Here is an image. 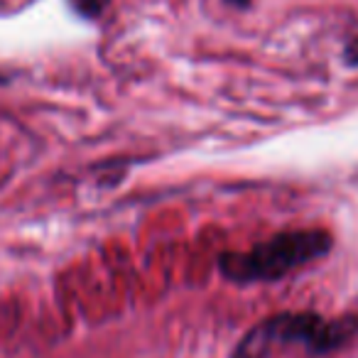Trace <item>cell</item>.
<instances>
[{
    "instance_id": "1",
    "label": "cell",
    "mask_w": 358,
    "mask_h": 358,
    "mask_svg": "<svg viewBox=\"0 0 358 358\" xmlns=\"http://www.w3.org/2000/svg\"><path fill=\"white\" fill-rule=\"evenodd\" d=\"M334 238L324 229H292L273 236L250 250H231L219 258V270L226 280L238 285L273 282L285 275L324 258Z\"/></svg>"
},
{
    "instance_id": "3",
    "label": "cell",
    "mask_w": 358,
    "mask_h": 358,
    "mask_svg": "<svg viewBox=\"0 0 358 358\" xmlns=\"http://www.w3.org/2000/svg\"><path fill=\"white\" fill-rule=\"evenodd\" d=\"M69 6L74 8L76 15L86 17V20H96L108 10L110 0H69Z\"/></svg>"
},
{
    "instance_id": "2",
    "label": "cell",
    "mask_w": 358,
    "mask_h": 358,
    "mask_svg": "<svg viewBox=\"0 0 358 358\" xmlns=\"http://www.w3.org/2000/svg\"><path fill=\"white\" fill-rule=\"evenodd\" d=\"M353 331V319L329 322L314 312H282L255 324L238 341L231 358H268L275 346H302L309 353H329L341 348Z\"/></svg>"
}]
</instances>
